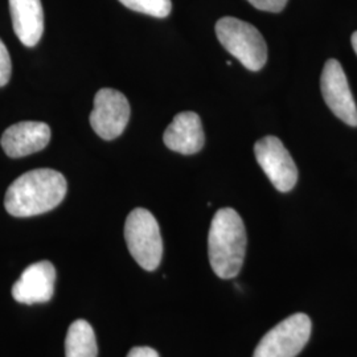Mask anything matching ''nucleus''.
Segmentation results:
<instances>
[{
	"instance_id": "f257e3e1",
	"label": "nucleus",
	"mask_w": 357,
	"mask_h": 357,
	"mask_svg": "<svg viewBox=\"0 0 357 357\" xmlns=\"http://www.w3.org/2000/svg\"><path fill=\"white\" fill-rule=\"evenodd\" d=\"M68 184L64 175L40 168L26 172L8 187L4 205L15 217L38 216L50 212L64 200Z\"/></svg>"
},
{
	"instance_id": "f03ea898",
	"label": "nucleus",
	"mask_w": 357,
	"mask_h": 357,
	"mask_svg": "<svg viewBox=\"0 0 357 357\" xmlns=\"http://www.w3.org/2000/svg\"><path fill=\"white\" fill-rule=\"evenodd\" d=\"M246 253V230L243 218L231 208L218 209L213 216L208 255L212 270L222 280L237 277Z\"/></svg>"
},
{
	"instance_id": "7ed1b4c3",
	"label": "nucleus",
	"mask_w": 357,
	"mask_h": 357,
	"mask_svg": "<svg viewBox=\"0 0 357 357\" xmlns=\"http://www.w3.org/2000/svg\"><path fill=\"white\" fill-rule=\"evenodd\" d=\"M216 35L221 45L246 69L258 72L266 64L268 45L255 26L227 16L217 22Z\"/></svg>"
},
{
	"instance_id": "20e7f679",
	"label": "nucleus",
	"mask_w": 357,
	"mask_h": 357,
	"mask_svg": "<svg viewBox=\"0 0 357 357\" xmlns=\"http://www.w3.org/2000/svg\"><path fill=\"white\" fill-rule=\"evenodd\" d=\"M125 240L128 252L137 264L147 271H153L160 265L163 257V241L159 224L147 209H134L125 224Z\"/></svg>"
},
{
	"instance_id": "39448f33",
	"label": "nucleus",
	"mask_w": 357,
	"mask_h": 357,
	"mask_svg": "<svg viewBox=\"0 0 357 357\" xmlns=\"http://www.w3.org/2000/svg\"><path fill=\"white\" fill-rule=\"evenodd\" d=\"M311 330L312 323L306 314H294L261 339L253 357H296L308 343Z\"/></svg>"
},
{
	"instance_id": "423d86ee",
	"label": "nucleus",
	"mask_w": 357,
	"mask_h": 357,
	"mask_svg": "<svg viewBox=\"0 0 357 357\" xmlns=\"http://www.w3.org/2000/svg\"><path fill=\"white\" fill-rule=\"evenodd\" d=\"M130 119V103L118 90L101 89L94 97L90 125L105 141H113L122 135Z\"/></svg>"
},
{
	"instance_id": "0eeeda50",
	"label": "nucleus",
	"mask_w": 357,
	"mask_h": 357,
	"mask_svg": "<svg viewBox=\"0 0 357 357\" xmlns=\"http://www.w3.org/2000/svg\"><path fill=\"white\" fill-rule=\"evenodd\" d=\"M258 165L264 169L271 184L280 192L293 190L298 181V168L290 153L277 137H265L255 144Z\"/></svg>"
},
{
	"instance_id": "6e6552de",
	"label": "nucleus",
	"mask_w": 357,
	"mask_h": 357,
	"mask_svg": "<svg viewBox=\"0 0 357 357\" xmlns=\"http://www.w3.org/2000/svg\"><path fill=\"white\" fill-rule=\"evenodd\" d=\"M323 98L333 114L344 123L356 128L357 106L349 89L344 69L335 59H330L320 78Z\"/></svg>"
},
{
	"instance_id": "1a4fd4ad",
	"label": "nucleus",
	"mask_w": 357,
	"mask_h": 357,
	"mask_svg": "<svg viewBox=\"0 0 357 357\" xmlns=\"http://www.w3.org/2000/svg\"><path fill=\"white\" fill-rule=\"evenodd\" d=\"M54 281L56 270L51 262H36L28 266L13 284V299L23 305L47 303L53 296Z\"/></svg>"
},
{
	"instance_id": "9d476101",
	"label": "nucleus",
	"mask_w": 357,
	"mask_h": 357,
	"mask_svg": "<svg viewBox=\"0 0 357 357\" xmlns=\"http://www.w3.org/2000/svg\"><path fill=\"white\" fill-rule=\"evenodd\" d=\"M51 134V128L44 122H19L4 131L1 147L10 158H23L45 149Z\"/></svg>"
},
{
	"instance_id": "9b49d317",
	"label": "nucleus",
	"mask_w": 357,
	"mask_h": 357,
	"mask_svg": "<svg viewBox=\"0 0 357 357\" xmlns=\"http://www.w3.org/2000/svg\"><path fill=\"white\" fill-rule=\"evenodd\" d=\"M163 141L171 151L183 155L199 153L205 143L200 116L193 112L178 113L165 131Z\"/></svg>"
},
{
	"instance_id": "f8f14e48",
	"label": "nucleus",
	"mask_w": 357,
	"mask_h": 357,
	"mask_svg": "<svg viewBox=\"0 0 357 357\" xmlns=\"http://www.w3.org/2000/svg\"><path fill=\"white\" fill-rule=\"evenodd\" d=\"M13 31L17 38L32 48L44 32V11L41 0H8Z\"/></svg>"
},
{
	"instance_id": "ddd939ff",
	"label": "nucleus",
	"mask_w": 357,
	"mask_h": 357,
	"mask_svg": "<svg viewBox=\"0 0 357 357\" xmlns=\"http://www.w3.org/2000/svg\"><path fill=\"white\" fill-rule=\"evenodd\" d=\"M96 333L86 320L70 324L65 339V357H97Z\"/></svg>"
},
{
	"instance_id": "4468645a",
	"label": "nucleus",
	"mask_w": 357,
	"mask_h": 357,
	"mask_svg": "<svg viewBox=\"0 0 357 357\" xmlns=\"http://www.w3.org/2000/svg\"><path fill=\"white\" fill-rule=\"evenodd\" d=\"M132 11L150 15L153 17H167L172 11L171 0H119Z\"/></svg>"
},
{
	"instance_id": "2eb2a0df",
	"label": "nucleus",
	"mask_w": 357,
	"mask_h": 357,
	"mask_svg": "<svg viewBox=\"0 0 357 357\" xmlns=\"http://www.w3.org/2000/svg\"><path fill=\"white\" fill-rule=\"evenodd\" d=\"M11 72H13L11 57L7 51V47L4 45V43L0 38V88L8 84V81L11 78Z\"/></svg>"
},
{
	"instance_id": "dca6fc26",
	"label": "nucleus",
	"mask_w": 357,
	"mask_h": 357,
	"mask_svg": "<svg viewBox=\"0 0 357 357\" xmlns=\"http://www.w3.org/2000/svg\"><path fill=\"white\" fill-rule=\"evenodd\" d=\"M253 7L268 13H281L289 0H248Z\"/></svg>"
},
{
	"instance_id": "f3484780",
	"label": "nucleus",
	"mask_w": 357,
	"mask_h": 357,
	"mask_svg": "<svg viewBox=\"0 0 357 357\" xmlns=\"http://www.w3.org/2000/svg\"><path fill=\"white\" fill-rule=\"evenodd\" d=\"M126 357H159V354L150 347H134Z\"/></svg>"
},
{
	"instance_id": "a211bd4d",
	"label": "nucleus",
	"mask_w": 357,
	"mask_h": 357,
	"mask_svg": "<svg viewBox=\"0 0 357 357\" xmlns=\"http://www.w3.org/2000/svg\"><path fill=\"white\" fill-rule=\"evenodd\" d=\"M351 43H352V47H354V51L356 52L357 54V31L352 35L351 38Z\"/></svg>"
}]
</instances>
